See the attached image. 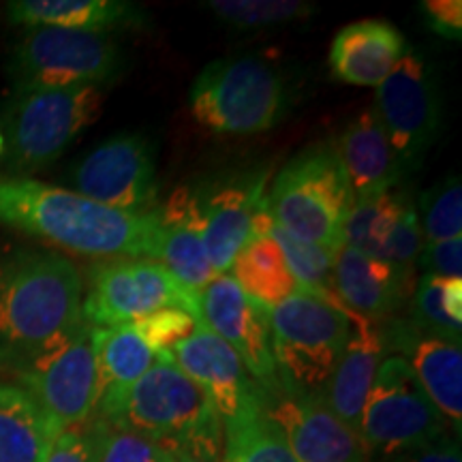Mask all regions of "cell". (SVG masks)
I'll return each instance as SVG.
<instances>
[{
    "instance_id": "obj_23",
    "label": "cell",
    "mask_w": 462,
    "mask_h": 462,
    "mask_svg": "<svg viewBox=\"0 0 462 462\" xmlns=\"http://www.w3.org/2000/svg\"><path fill=\"white\" fill-rule=\"evenodd\" d=\"M407 48L402 32L394 24L362 20L345 26L334 37L328 60L338 82L377 88L402 60Z\"/></svg>"
},
{
    "instance_id": "obj_40",
    "label": "cell",
    "mask_w": 462,
    "mask_h": 462,
    "mask_svg": "<svg viewBox=\"0 0 462 462\" xmlns=\"http://www.w3.org/2000/svg\"><path fill=\"white\" fill-rule=\"evenodd\" d=\"M379 462H462L460 439L456 435L443 437L429 446H420Z\"/></svg>"
},
{
    "instance_id": "obj_4",
    "label": "cell",
    "mask_w": 462,
    "mask_h": 462,
    "mask_svg": "<svg viewBox=\"0 0 462 462\" xmlns=\"http://www.w3.org/2000/svg\"><path fill=\"white\" fill-rule=\"evenodd\" d=\"M190 114L217 135L273 131L289 109L279 69L255 56L221 58L201 69L189 92Z\"/></svg>"
},
{
    "instance_id": "obj_16",
    "label": "cell",
    "mask_w": 462,
    "mask_h": 462,
    "mask_svg": "<svg viewBox=\"0 0 462 462\" xmlns=\"http://www.w3.org/2000/svg\"><path fill=\"white\" fill-rule=\"evenodd\" d=\"M199 319L238 354L259 388L279 383L270 343V309L259 304L231 274H218L198 291Z\"/></svg>"
},
{
    "instance_id": "obj_27",
    "label": "cell",
    "mask_w": 462,
    "mask_h": 462,
    "mask_svg": "<svg viewBox=\"0 0 462 462\" xmlns=\"http://www.w3.org/2000/svg\"><path fill=\"white\" fill-rule=\"evenodd\" d=\"M411 204V193L402 187L356 199L343 227V246L385 262L392 236Z\"/></svg>"
},
{
    "instance_id": "obj_35",
    "label": "cell",
    "mask_w": 462,
    "mask_h": 462,
    "mask_svg": "<svg viewBox=\"0 0 462 462\" xmlns=\"http://www.w3.org/2000/svg\"><path fill=\"white\" fill-rule=\"evenodd\" d=\"M201 319H195L193 315L184 313L180 309H163L157 313L143 317V319L131 323L135 332L146 340V345L154 354L163 356L182 340H187Z\"/></svg>"
},
{
    "instance_id": "obj_5",
    "label": "cell",
    "mask_w": 462,
    "mask_h": 462,
    "mask_svg": "<svg viewBox=\"0 0 462 462\" xmlns=\"http://www.w3.org/2000/svg\"><path fill=\"white\" fill-rule=\"evenodd\" d=\"M95 418L154 439L171 452L206 429L223 424L201 390L167 354L129 388L101 398Z\"/></svg>"
},
{
    "instance_id": "obj_36",
    "label": "cell",
    "mask_w": 462,
    "mask_h": 462,
    "mask_svg": "<svg viewBox=\"0 0 462 462\" xmlns=\"http://www.w3.org/2000/svg\"><path fill=\"white\" fill-rule=\"evenodd\" d=\"M415 268L421 274L437 279H460L462 276V236L437 242H424Z\"/></svg>"
},
{
    "instance_id": "obj_24",
    "label": "cell",
    "mask_w": 462,
    "mask_h": 462,
    "mask_svg": "<svg viewBox=\"0 0 462 462\" xmlns=\"http://www.w3.org/2000/svg\"><path fill=\"white\" fill-rule=\"evenodd\" d=\"M14 24L67 31L107 32L118 28H143L146 11L126 0H15L7 5Z\"/></svg>"
},
{
    "instance_id": "obj_11",
    "label": "cell",
    "mask_w": 462,
    "mask_h": 462,
    "mask_svg": "<svg viewBox=\"0 0 462 462\" xmlns=\"http://www.w3.org/2000/svg\"><path fill=\"white\" fill-rule=\"evenodd\" d=\"M39 407L67 430L95 418L99 404L95 328L82 319L15 374Z\"/></svg>"
},
{
    "instance_id": "obj_33",
    "label": "cell",
    "mask_w": 462,
    "mask_h": 462,
    "mask_svg": "<svg viewBox=\"0 0 462 462\" xmlns=\"http://www.w3.org/2000/svg\"><path fill=\"white\" fill-rule=\"evenodd\" d=\"M418 218L424 242L462 236V184L458 176H448L420 195Z\"/></svg>"
},
{
    "instance_id": "obj_21",
    "label": "cell",
    "mask_w": 462,
    "mask_h": 462,
    "mask_svg": "<svg viewBox=\"0 0 462 462\" xmlns=\"http://www.w3.org/2000/svg\"><path fill=\"white\" fill-rule=\"evenodd\" d=\"M157 221L154 262L163 263L193 291L204 289L218 276L208 259L198 206L189 184H182L165 201H159Z\"/></svg>"
},
{
    "instance_id": "obj_12",
    "label": "cell",
    "mask_w": 462,
    "mask_h": 462,
    "mask_svg": "<svg viewBox=\"0 0 462 462\" xmlns=\"http://www.w3.org/2000/svg\"><path fill=\"white\" fill-rule=\"evenodd\" d=\"M273 163L231 167L189 184L201 221L208 259L217 274H229L251 242L253 218L265 206Z\"/></svg>"
},
{
    "instance_id": "obj_37",
    "label": "cell",
    "mask_w": 462,
    "mask_h": 462,
    "mask_svg": "<svg viewBox=\"0 0 462 462\" xmlns=\"http://www.w3.org/2000/svg\"><path fill=\"white\" fill-rule=\"evenodd\" d=\"M45 462H95V430L92 420L62 430Z\"/></svg>"
},
{
    "instance_id": "obj_2",
    "label": "cell",
    "mask_w": 462,
    "mask_h": 462,
    "mask_svg": "<svg viewBox=\"0 0 462 462\" xmlns=\"http://www.w3.org/2000/svg\"><path fill=\"white\" fill-rule=\"evenodd\" d=\"M84 281L54 251L0 257V373L15 377L45 346L82 323Z\"/></svg>"
},
{
    "instance_id": "obj_29",
    "label": "cell",
    "mask_w": 462,
    "mask_h": 462,
    "mask_svg": "<svg viewBox=\"0 0 462 462\" xmlns=\"http://www.w3.org/2000/svg\"><path fill=\"white\" fill-rule=\"evenodd\" d=\"M229 274L248 296L268 306L270 310L291 298L293 293L302 291L289 273L279 245L270 236L248 242L236 257Z\"/></svg>"
},
{
    "instance_id": "obj_10",
    "label": "cell",
    "mask_w": 462,
    "mask_h": 462,
    "mask_svg": "<svg viewBox=\"0 0 462 462\" xmlns=\"http://www.w3.org/2000/svg\"><path fill=\"white\" fill-rule=\"evenodd\" d=\"M163 309H180L199 319L198 291L182 285L161 262L120 257L88 270L82 319L92 328L129 326Z\"/></svg>"
},
{
    "instance_id": "obj_17",
    "label": "cell",
    "mask_w": 462,
    "mask_h": 462,
    "mask_svg": "<svg viewBox=\"0 0 462 462\" xmlns=\"http://www.w3.org/2000/svg\"><path fill=\"white\" fill-rule=\"evenodd\" d=\"M383 326L388 351L409 362L421 390L460 439L462 426V351L458 343L420 332L409 319Z\"/></svg>"
},
{
    "instance_id": "obj_20",
    "label": "cell",
    "mask_w": 462,
    "mask_h": 462,
    "mask_svg": "<svg viewBox=\"0 0 462 462\" xmlns=\"http://www.w3.org/2000/svg\"><path fill=\"white\" fill-rule=\"evenodd\" d=\"M388 354V340L381 321L366 319L349 310V334L345 349L321 398L356 432L360 429L364 401Z\"/></svg>"
},
{
    "instance_id": "obj_32",
    "label": "cell",
    "mask_w": 462,
    "mask_h": 462,
    "mask_svg": "<svg viewBox=\"0 0 462 462\" xmlns=\"http://www.w3.org/2000/svg\"><path fill=\"white\" fill-rule=\"evenodd\" d=\"M206 7L240 31L285 26L315 14V5L304 0H210Z\"/></svg>"
},
{
    "instance_id": "obj_34",
    "label": "cell",
    "mask_w": 462,
    "mask_h": 462,
    "mask_svg": "<svg viewBox=\"0 0 462 462\" xmlns=\"http://www.w3.org/2000/svg\"><path fill=\"white\" fill-rule=\"evenodd\" d=\"M95 462H176V454L163 443L133 430L118 429L92 418Z\"/></svg>"
},
{
    "instance_id": "obj_19",
    "label": "cell",
    "mask_w": 462,
    "mask_h": 462,
    "mask_svg": "<svg viewBox=\"0 0 462 462\" xmlns=\"http://www.w3.org/2000/svg\"><path fill=\"white\" fill-rule=\"evenodd\" d=\"M415 270L340 246L334 262L337 300L351 313L373 321L394 319L411 300Z\"/></svg>"
},
{
    "instance_id": "obj_3",
    "label": "cell",
    "mask_w": 462,
    "mask_h": 462,
    "mask_svg": "<svg viewBox=\"0 0 462 462\" xmlns=\"http://www.w3.org/2000/svg\"><path fill=\"white\" fill-rule=\"evenodd\" d=\"M354 201L334 140L310 143L289 159L265 193V208L279 227L334 253L343 246V227Z\"/></svg>"
},
{
    "instance_id": "obj_38",
    "label": "cell",
    "mask_w": 462,
    "mask_h": 462,
    "mask_svg": "<svg viewBox=\"0 0 462 462\" xmlns=\"http://www.w3.org/2000/svg\"><path fill=\"white\" fill-rule=\"evenodd\" d=\"M421 14L426 24L449 42H458L462 37V3L460 0H424Z\"/></svg>"
},
{
    "instance_id": "obj_6",
    "label": "cell",
    "mask_w": 462,
    "mask_h": 462,
    "mask_svg": "<svg viewBox=\"0 0 462 462\" xmlns=\"http://www.w3.org/2000/svg\"><path fill=\"white\" fill-rule=\"evenodd\" d=\"M349 334V310L298 291L270 310V343L276 374L293 394L321 396Z\"/></svg>"
},
{
    "instance_id": "obj_30",
    "label": "cell",
    "mask_w": 462,
    "mask_h": 462,
    "mask_svg": "<svg viewBox=\"0 0 462 462\" xmlns=\"http://www.w3.org/2000/svg\"><path fill=\"white\" fill-rule=\"evenodd\" d=\"M409 321L420 332L460 345L462 279L421 274L409 300Z\"/></svg>"
},
{
    "instance_id": "obj_9",
    "label": "cell",
    "mask_w": 462,
    "mask_h": 462,
    "mask_svg": "<svg viewBox=\"0 0 462 462\" xmlns=\"http://www.w3.org/2000/svg\"><path fill=\"white\" fill-rule=\"evenodd\" d=\"M357 432L371 462L454 435L446 418L421 390L409 362L394 354L381 362L364 401Z\"/></svg>"
},
{
    "instance_id": "obj_7",
    "label": "cell",
    "mask_w": 462,
    "mask_h": 462,
    "mask_svg": "<svg viewBox=\"0 0 462 462\" xmlns=\"http://www.w3.org/2000/svg\"><path fill=\"white\" fill-rule=\"evenodd\" d=\"M103 101L106 88L99 86L15 95L3 116L7 176L26 178L54 163L99 118Z\"/></svg>"
},
{
    "instance_id": "obj_18",
    "label": "cell",
    "mask_w": 462,
    "mask_h": 462,
    "mask_svg": "<svg viewBox=\"0 0 462 462\" xmlns=\"http://www.w3.org/2000/svg\"><path fill=\"white\" fill-rule=\"evenodd\" d=\"M167 356L198 385L221 421L234 418L255 392V381L238 354L204 321Z\"/></svg>"
},
{
    "instance_id": "obj_15",
    "label": "cell",
    "mask_w": 462,
    "mask_h": 462,
    "mask_svg": "<svg viewBox=\"0 0 462 462\" xmlns=\"http://www.w3.org/2000/svg\"><path fill=\"white\" fill-rule=\"evenodd\" d=\"M257 398L298 462H371L360 435L321 396L293 394L276 383L273 388L257 385Z\"/></svg>"
},
{
    "instance_id": "obj_28",
    "label": "cell",
    "mask_w": 462,
    "mask_h": 462,
    "mask_svg": "<svg viewBox=\"0 0 462 462\" xmlns=\"http://www.w3.org/2000/svg\"><path fill=\"white\" fill-rule=\"evenodd\" d=\"M97 366H99V401L118 394L150 371L159 354L146 345L135 328H95Z\"/></svg>"
},
{
    "instance_id": "obj_26",
    "label": "cell",
    "mask_w": 462,
    "mask_h": 462,
    "mask_svg": "<svg viewBox=\"0 0 462 462\" xmlns=\"http://www.w3.org/2000/svg\"><path fill=\"white\" fill-rule=\"evenodd\" d=\"M221 462H298L279 426L253 396L234 418L223 421Z\"/></svg>"
},
{
    "instance_id": "obj_39",
    "label": "cell",
    "mask_w": 462,
    "mask_h": 462,
    "mask_svg": "<svg viewBox=\"0 0 462 462\" xmlns=\"http://www.w3.org/2000/svg\"><path fill=\"white\" fill-rule=\"evenodd\" d=\"M173 454H176V462H221L223 424L199 432L198 437L190 439Z\"/></svg>"
},
{
    "instance_id": "obj_8",
    "label": "cell",
    "mask_w": 462,
    "mask_h": 462,
    "mask_svg": "<svg viewBox=\"0 0 462 462\" xmlns=\"http://www.w3.org/2000/svg\"><path fill=\"white\" fill-rule=\"evenodd\" d=\"M125 67L118 42L107 32L67 28H26L9 58V78L15 95L37 90L106 88Z\"/></svg>"
},
{
    "instance_id": "obj_22",
    "label": "cell",
    "mask_w": 462,
    "mask_h": 462,
    "mask_svg": "<svg viewBox=\"0 0 462 462\" xmlns=\"http://www.w3.org/2000/svg\"><path fill=\"white\" fill-rule=\"evenodd\" d=\"M354 198H371L401 184L404 170L374 109H364L332 137Z\"/></svg>"
},
{
    "instance_id": "obj_14",
    "label": "cell",
    "mask_w": 462,
    "mask_h": 462,
    "mask_svg": "<svg viewBox=\"0 0 462 462\" xmlns=\"http://www.w3.org/2000/svg\"><path fill=\"white\" fill-rule=\"evenodd\" d=\"M373 109L404 173L420 170L437 140L441 106L435 78L413 48H407L390 78L377 86Z\"/></svg>"
},
{
    "instance_id": "obj_31",
    "label": "cell",
    "mask_w": 462,
    "mask_h": 462,
    "mask_svg": "<svg viewBox=\"0 0 462 462\" xmlns=\"http://www.w3.org/2000/svg\"><path fill=\"white\" fill-rule=\"evenodd\" d=\"M268 236L279 245L289 273H291L302 291L313 293V296H319L328 300V302L340 304L337 300V291H334V262H337V253L326 246L293 238L274 221Z\"/></svg>"
},
{
    "instance_id": "obj_25",
    "label": "cell",
    "mask_w": 462,
    "mask_h": 462,
    "mask_svg": "<svg viewBox=\"0 0 462 462\" xmlns=\"http://www.w3.org/2000/svg\"><path fill=\"white\" fill-rule=\"evenodd\" d=\"M60 432L26 390L0 383V462H45Z\"/></svg>"
},
{
    "instance_id": "obj_41",
    "label": "cell",
    "mask_w": 462,
    "mask_h": 462,
    "mask_svg": "<svg viewBox=\"0 0 462 462\" xmlns=\"http://www.w3.org/2000/svg\"><path fill=\"white\" fill-rule=\"evenodd\" d=\"M5 152V137H3V131H0V154Z\"/></svg>"
},
{
    "instance_id": "obj_1",
    "label": "cell",
    "mask_w": 462,
    "mask_h": 462,
    "mask_svg": "<svg viewBox=\"0 0 462 462\" xmlns=\"http://www.w3.org/2000/svg\"><path fill=\"white\" fill-rule=\"evenodd\" d=\"M157 223V208L123 212L71 189L0 173V225L75 255L154 259Z\"/></svg>"
},
{
    "instance_id": "obj_13",
    "label": "cell",
    "mask_w": 462,
    "mask_h": 462,
    "mask_svg": "<svg viewBox=\"0 0 462 462\" xmlns=\"http://www.w3.org/2000/svg\"><path fill=\"white\" fill-rule=\"evenodd\" d=\"M69 184L103 206L146 215L159 206L157 146L143 133H118L69 171Z\"/></svg>"
}]
</instances>
